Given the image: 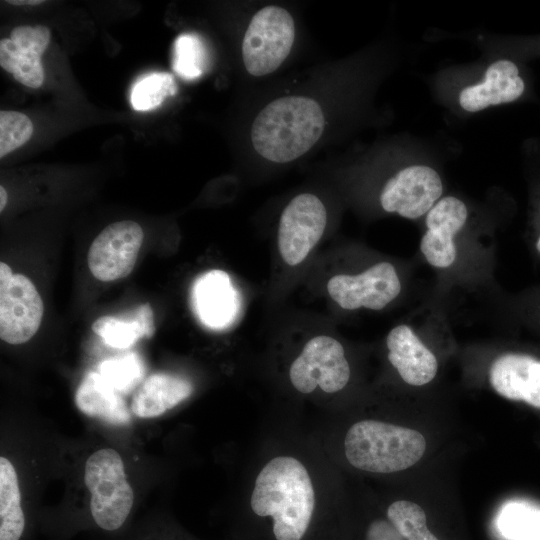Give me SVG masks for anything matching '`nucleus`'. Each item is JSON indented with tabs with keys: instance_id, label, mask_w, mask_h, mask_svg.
<instances>
[{
	"instance_id": "1",
	"label": "nucleus",
	"mask_w": 540,
	"mask_h": 540,
	"mask_svg": "<svg viewBox=\"0 0 540 540\" xmlns=\"http://www.w3.org/2000/svg\"><path fill=\"white\" fill-rule=\"evenodd\" d=\"M250 506L272 518L275 540H302L315 509V492L306 467L291 456L271 459L259 472Z\"/></svg>"
},
{
	"instance_id": "2",
	"label": "nucleus",
	"mask_w": 540,
	"mask_h": 540,
	"mask_svg": "<svg viewBox=\"0 0 540 540\" xmlns=\"http://www.w3.org/2000/svg\"><path fill=\"white\" fill-rule=\"evenodd\" d=\"M324 115L319 104L302 96L276 99L252 124L251 139L259 155L287 163L305 154L321 137Z\"/></svg>"
},
{
	"instance_id": "3",
	"label": "nucleus",
	"mask_w": 540,
	"mask_h": 540,
	"mask_svg": "<svg viewBox=\"0 0 540 540\" xmlns=\"http://www.w3.org/2000/svg\"><path fill=\"white\" fill-rule=\"evenodd\" d=\"M425 449L426 441L420 432L377 420L356 422L344 440L348 462L374 473L405 470L422 458Z\"/></svg>"
},
{
	"instance_id": "4",
	"label": "nucleus",
	"mask_w": 540,
	"mask_h": 540,
	"mask_svg": "<svg viewBox=\"0 0 540 540\" xmlns=\"http://www.w3.org/2000/svg\"><path fill=\"white\" fill-rule=\"evenodd\" d=\"M84 480L96 524L108 531L120 528L131 511L134 496L119 453L103 448L90 455L85 464Z\"/></svg>"
},
{
	"instance_id": "5",
	"label": "nucleus",
	"mask_w": 540,
	"mask_h": 540,
	"mask_svg": "<svg viewBox=\"0 0 540 540\" xmlns=\"http://www.w3.org/2000/svg\"><path fill=\"white\" fill-rule=\"evenodd\" d=\"M294 21L289 12L270 5L251 19L242 43L246 70L253 76L275 71L287 58L294 42Z\"/></svg>"
},
{
	"instance_id": "6",
	"label": "nucleus",
	"mask_w": 540,
	"mask_h": 540,
	"mask_svg": "<svg viewBox=\"0 0 540 540\" xmlns=\"http://www.w3.org/2000/svg\"><path fill=\"white\" fill-rule=\"evenodd\" d=\"M289 377L293 387L303 394H309L317 387L326 393L342 390L350 378L343 346L327 335L311 338L293 361Z\"/></svg>"
},
{
	"instance_id": "7",
	"label": "nucleus",
	"mask_w": 540,
	"mask_h": 540,
	"mask_svg": "<svg viewBox=\"0 0 540 540\" xmlns=\"http://www.w3.org/2000/svg\"><path fill=\"white\" fill-rule=\"evenodd\" d=\"M42 299L31 280L13 274L0 263V337L9 344H21L37 332L43 317Z\"/></svg>"
},
{
	"instance_id": "8",
	"label": "nucleus",
	"mask_w": 540,
	"mask_h": 540,
	"mask_svg": "<svg viewBox=\"0 0 540 540\" xmlns=\"http://www.w3.org/2000/svg\"><path fill=\"white\" fill-rule=\"evenodd\" d=\"M326 209L315 195L294 197L283 210L278 227V249L283 261L303 262L321 239L326 227Z\"/></svg>"
},
{
	"instance_id": "9",
	"label": "nucleus",
	"mask_w": 540,
	"mask_h": 540,
	"mask_svg": "<svg viewBox=\"0 0 540 540\" xmlns=\"http://www.w3.org/2000/svg\"><path fill=\"white\" fill-rule=\"evenodd\" d=\"M327 291L343 309L381 310L399 295L401 283L391 263L379 262L356 275L333 276Z\"/></svg>"
},
{
	"instance_id": "10",
	"label": "nucleus",
	"mask_w": 540,
	"mask_h": 540,
	"mask_svg": "<svg viewBox=\"0 0 540 540\" xmlns=\"http://www.w3.org/2000/svg\"><path fill=\"white\" fill-rule=\"evenodd\" d=\"M143 237L142 228L132 220L108 225L89 248L87 261L90 272L105 282L126 277L135 266Z\"/></svg>"
},
{
	"instance_id": "11",
	"label": "nucleus",
	"mask_w": 540,
	"mask_h": 540,
	"mask_svg": "<svg viewBox=\"0 0 540 540\" xmlns=\"http://www.w3.org/2000/svg\"><path fill=\"white\" fill-rule=\"evenodd\" d=\"M443 192L438 173L431 167L413 165L387 181L380 195L382 208L408 219L428 213Z\"/></svg>"
},
{
	"instance_id": "12",
	"label": "nucleus",
	"mask_w": 540,
	"mask_h": 540,
	"mask_svg": "<svg viewBox=\"0 0 540 540\" xmlns=\"http://www.w3.org/2000/svg\"><path fill=\"white\" fill-rule=\"evenodd\" d=\"M467 215L466 205L453 196L440 199L427 213V230L420 249L430 265L447 268L454 263L457 255L454 236L464 226Z\"/></svg>"
},
{
	"instance_id": "13",
	"label": "nucleus",
	"mask_w": 540,
	"mask_h": 540,
	"mask_svg": "<svg viewBox=\"0 0 540 540\" xmlns=\"http://www.w3.org/2000/svg\"><path fill=\"white\" fill-rule=\"evenodd\" d=\"M192 303L201 323L214 330L231 326L241 308L239 292L230 276L222 270L208 271L196 279Z\"/></svg>"
},
{
	"instance_id": "14",
	"label": "nucleus",
	"mask_w": 540,
	"mask_h": 540,
	"mask_svg": "<svg viewBox=\"0 0 540 540\" xmlns=\"http://www.w3.org/2000/svg\"><path fill=\"white\" fill-rule=\"evenodd\" d=\"M489 381L500 396L540 409V360L521 353L503 354L492 362Z\"/></svg>"
},
{
	"instance_id": "15",
	"label": "nucleus",
	"mask_w": 540,
	"mask_h": 540,
	"mask_svg": "<svg viewBox=\"0 0 540 540\" xmlns=\"http://www.w3.org/2000/svg\"><path fill=\"white\" fill-rule=\"evenodd\" d=\"M388 359L409 385L423 386L437 374L435 355L407 325L394 327L387 335Z\"/></svg>"
},
{
	"instance_id": "16",
	"label": "nucleus",
	"mask_w": 540,
	"mask_h": 540,
	"mask_svg": "<svg viewBox=\"0 0 540 540\" xmlns=\"http://www.w3.org/2000/svg\"><path fill=\"white\" fill-rule=\"evenodd\" d=\"M524 88L517 66L509 60H498L488 67L483 82L461 91L459 102L464 110L476 112L516 100Z\"/></svg>"
},
{
	"instance_id": "17",
	"label": "nucleus",
	"mask_w": 540,
	"mask_h": 540,
	"mask_svg": "<svg viewBox=\"0 0 540 540\" xmlns=\"http://www.w3.org/2000/svg\"><path fill=\"white\" fill-rule=\"evenodd\" d=\"M192 392L193 386L186 379L164 373L153 374L135 393L131 411L140 418H155L189 398Z\"/></svg>"
},
{
	"instance_id": "18",
	"label": "nucleus",
	"mask_w": 540,
	"mask_h": 540,
	"mask_svg": "<svg viewBox=\"0 0 540 540\" xmlns=\"http://www.w3.org/2000/svg\"><path fill=\"white\" fill-rule=\"evenodd\" d=\"M75 403L84 414L108 423L124 425L130 413L120 393L97 372H89L75 394Z\"/></svg>"
},
{
	"instance_id": "19",
	"label": "nucleus",
	"mask_w": 540,
	"mask_h": 540,
	"mask_svg": "<svg viewBox=\"0 0 540 540\" xmlns=\"http://www.w3.org/2000/svg\"><path fill=\"white\" fill-rule=\"evenodd\" d=\"M93 331L111 347L125 349L155 332L154 315L149 303L140 305L131 317L103 316L92 324Z\"/></svg>"
},
{
	"instance_id": "20",
	"label": "nucleus",
	"mask_w": 540,
	"mask_h": 540,
	"mask_svg": "<svg viewBox=\"0 0 540 540\" xmlns=\"http://www.w3.org/2000/svg\"><path fill=\"white\" fill-rule=\"evenodd\" d=\"M18 476L12 463L0 458V540H19L25 527Z\"/></svg>"
},
{
	"instance_id": "21",
	"label": "nucleus",
	"mask_w": 540,
	"mask_h": 540,
	"mask_svg": "<svg viewBox=\"0 0 540 540\" xmlns=\"http://www.w3.org/2000/svg\"><path fill=\"white\" fill-rule=\"evenodd\" d=\"M387 518L405 540H438L427 527L424 510L414 502H393L387 509Z\"/></svg>"
},
{
	"instance_id": "22",
	"label": "nucleus",
	"mask_w": 540,
	"mask_h": 540,
	"mask_svg": "<svg viewBox=\"0 0 540 540\" xmlns=\"http://www.w3.org/2000/svg\"><path fill=\"white\" fill-rule=\"evenodd\" d=\"M177 86L171 74L158 72L146 75L132 88L131 104L135 110L147 111L159 106L176 93Z\"/></svg>"
},
{
	"instance_id": "23",
	"label": "nucleus",
	"mask_w": 540,
	"mask_h": 540,
	"mask_svg": "<svg viewBox=\"0 0 540 540\" xmlns=\"http://www.w3.org/2000/svg\"><path fill=\"white\" fill-rule=\"evenodd\" d=\"M206 60L204 44L196 35L183 34L175 40L173 68L182 78L193 80L200 77Z\"/></svg>"
},
{
	"instance_id": "24",
	"label": "nucleus",
	"mask_w": 540,
	"mask_h": 540,
	"mask_svg": "<svg viewBox=\"0 0 540 540\" xmlns=\"http://www.w3.org/2000/svg\"><path fill=\"white\" fill-rule=\"evenodd\" d=\"M99 373L119 393H127L142 379L144 365L137 354L131 353L103 361Z\"/></svg>"
},
{
	"instance_id": "25",
	"label": "nucleus",
	"mask_w": 540,
	"mask_h": 540,
	"mask_svg": "<svg viewBox=\"0 0 540 540\" xmlns=\"http://www.w3.org/2000/svg\"><path fill=\"white\" fill-rule=\"evenodd\" d=\"M33 133V124L28 116L16 111L0 112V157L25 144Z\"/></svg>"
},
{
	"instance_id": "26",
	"label": "nucleus",
	"mask_w": 540,
	"mask_h": 540,
	"mask_svg": "<svg viewBox=\"0 0 540 540\" xmlns=\"http://www.w3.org/2000/svg\"><path fill=\"white\" fill-rule=\"evenodd\" d=\"M50 30L45 26H19L12 30L10 39L21 55L41 57L50 41Z\"/></svg>"
},
{
	"instance_id": "27",
	"label": "nucleus",
	"mask_w": 540,
	"mask_h": 540,
	"mask_svg": "<svg viewBox=\"0 0 540 540\" xmlns=\"http://www.w3.org/2000/svg\"><path fill=\"white\" fill-rule=\"evenodd\" d=\"M505 529L517 540H540V514L517 509L508 513Z\"/></svg>"
},
{
	"instance_id": "28",
	"label": "nucleus",
	"mask_w": 540,
	"mask_h": 540,
	"mask_svg": "<svg viewBox=\"0 0 540 540\" xmlns=\"http://www.w3.org/2000/svg\"><path fill=\"white\" fill-rule=\"evenodd\" d=\"M13 76L25 86L30 88L40 87L45 79L40 58L31 55H21Z\"/></svg>"
},
{
	"instance_id": "29",
	"label": "nucleus",
	"mask_w": 540,
	"mask_h": 540,
	"mask_svg": "<svg viewBox=\"0 0 540 540\" xmlns=\"http://www.w3.org/2000/svg\"><path fill=\"white\" fill-rule=\"evenodd\" d=\"M366 540H405L389 520H373L366 531Z\"/></svg>"
},
{
	"instance_id": "30",
	"label": "nucleus",
	"mask_w": 540,
	"mask_h": 540,
	"mask_svg": "<svg viewBox=\"0 0 540 540\" xmlns=\"http://www.w3.org/2000/svg\"><path fill=\"white\" fill-rule=\"evenodd\" d=\"M20 56L19 48L10 38L0 41V65L4 70L13 74Z\"/></svg>"
},
{
	"instance_id": "31",
	"label": "nucleus",
	"mask_w": 540,
	"mask_h": 540,
	"mask_svg": "<svg viewBox=\"0 0 540 540\" xmlns=\"http://www.w3.org/2000/svg\"><path fill=\"white\" fill-rule=\"evenodd\" d=\"M6 3L12 4V5H37L43 3V1L40 0H11L6 1Z\"/></svg>"
},
{
	"instance_id": "32",
	"label": "nucleus",
	"mask_w": 540,
	"mask_h": 540,
	"mask_svg": "<svg viewBox=\"0 0 540 540\" xmlns=\"http://www.w3.org/2000/svg\"><path fill=\"white\" fill-rule=\"evenodd\" d=\"M7 203V192L3 186L0 187V211H3Z\"/></svg>"
},
{
	"instance_id": "33",
	"label": "nucleus",
	"mask_w": 540,
	"mask_h": 540,
	"mask_svg": "<svg viewBox=\"0 0 540 540\" xmlns=\"http://www.w3.org/2000/svg\"><path fill=\"white\" fill-rule=\"evenodd\" d=\"M536 248L540 252V237H539V239H538V241L536 243Z\"/></svg>"
}]
</instances>
